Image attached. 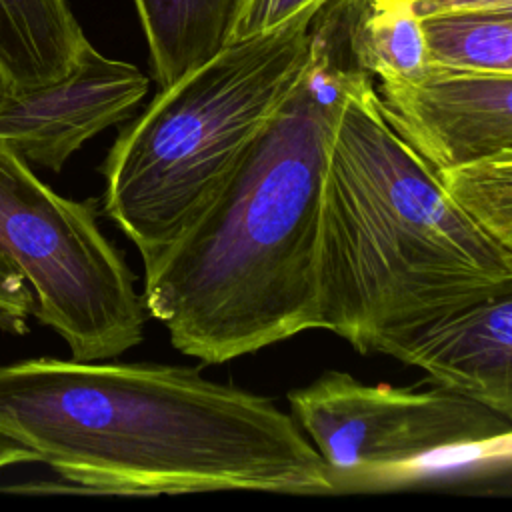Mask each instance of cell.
<instances>
[{
	"label": "cell",
	"instance_id": "cell-14",
	"mask_svg": "<svg viewBox=\"0 0 512 512\" xmlns=\"http://www.w3.org/2000/svg\"><path fill=\"white\" fill-rule=\"evenodd\" d=\"M448 192L512 254V152L438 172Z\"/></svg>",
	"mask_w": 512,
	"mask_h": 512
},
{
	"label": "cell",
	"instance_id": "cell-1",
	"mask_svg": "<svg viewBox=\"0 0 512 512\" xmlns=\"http://www.w3.org/2000/svg\"><path fill=\"white\" fill-rule=\"evenodd\" d=\"M354 0L312 18L304 70L190 224L144 262V304L180 352L208 364L318 328L316 258L334 124L362 72Z\"/></svg>",
	"mask_w": 512,
	"mask_h": 512
},
{
	"label": "cell",
	"instance_id": "cell-2",
	"mask_svg": "<svg viewBox=\"0 0 512 512\" xmlns=\"http://www.w3.org/2000/svg\"><path fill=\"white\" fill-rule=\"evenodd\" d=\"M0 432L34 450L74 492L336 494L292 416L192 366L0 364Z\"/></svg>",
	"mask_w": 512,
	"mask_h": 512
},
{
	"label": "cell",
	"instance_id": "cell-9",
	"mask_svg": "<svg viewBox=\"0 0 512 512\" xmlns=\"http://www.w3.org/2000/svg\"><path fill=\"white\" fill-rule=\"evenodd\" d=\"M380 352L422 368L512 424V272Z\"/></svg>",
	"mask_w": 512,
	"mask_h": 512
},
{
	"label": "cell",
	"instance_id": "cell-11",
	"mask_svg": "<svg viewBox=\"0 0 512 512\" xmlns=\"http://www.w3.org/2000/svg\"><path fill=\"white\" fill-rule=\"evenodd\" d=\"M158 88L216 56L230 38L236 0H134Z\"/></svg>",
	"mask_w": 512,
	"mask_h": 512
},
{
	"label": "cell",
	"instance_id": "cell-3",
	"mask_svg": "<svg viewBox=\"0 0 512 512\" xmlns=\"http://www.w3.org/2000/svg\"><path fill=\"white\" fill-rule=\"evenodd\" d=\"M512 272V254L448 192L358 72L332 130L322 188L318 328L360 352L456 308Z\"/></svg>",
	"mask_w": 512,
	"mask_h": 512
},
{
	"label": "cell",
	"instance_id": "cell-13",
	"mask_svg": "<svg viewBox=\"0 0 512 512\" xmlns=\"http://www.w3.org/2000/svg\"><path fill=\"white\" fill-rule=\"evenodd\" d=\"M430 66L512 76V20L476 14L424 18Z\"/></svg>",
	"mask_w": 512,
	"mask_h": 512
},
{
	"label": "cell",
	"instance_id": "cell-12",
	"mask_svg": "<svg viewBox=\"0 0 512 512\" xmlns=\"http://www.w3.org/2000/svg\"><path fill=\"white\" fill-rule=\"evenodd\" d=\"M350 48L358 68L378 80H410L430 68L424 24L410 0H354Z\"/></svg>",
	"mask_w": 512,
	"mask_h": 512
},
{
	"label": "cell",
	"instance_id": "cell-8",
	"mask_svg": "<svg viewBox=\"0 0 512 512\" xmlns=\"http://www.w3.org/2000/svg\"><path fill=\"white\" fill-rule=\"evenodd\" d=\"M394 128L438 170L512 152V76L430 66L410 80H378Z\"/></svg>",
	"mask_w": 512,
	"mask_h": 512
},
{
	"label": "cell",
	"instance_id": "cell-16",
	"mask_svg": "<svg viewBox=\"0 0 512 512\" xmlns=\"http://www.w3.org/2000/svg\"><path fill=\"white\" fill-rule=\"evenodd\" d=\"M36 302L26 278L0 256V330L22 336L28 332V318Z\"/></svg>",
	"mask_w": 512,
	"mask_h": 512
},
{
	"label": "cell",
	"instance_id": "cell-17",
	"mask_svg": "<svg viewBox=\"0 0 512 512\" xmlns=\"http://www.w3.org/2000/svg\"><path fill=\"white\" fill-rule=\"evenodd\" d=\"M416 14L424 18L476 14L512 20V0H410Z\"/></svg>",
	"mask_w": 512,
	"mask_h": 512
},
{
	"label": "cell",
	"instance_id": "cell-6",
	"mask_svg": "<svg viewBox=\"0 0 512 512\" xmlns=\"http://www.w3.org/2000/svg\"><path fill=\"white\" fill-rule=\"evenodd\" d=\"M292 418L330 470L336 492L410 468L444 450L490 444L512 424L438 384L426 390L366 384L328 370L288 394Z\"/></svg>",
	"mask_w": 512,
	"mask_h": 512
},
{
	"label": "cell",
	"instance_id": "cell-5",
	"mask_svg": "<svg viewBox=\"0 0 512 512\" xmlns=\"http://www.w3.org/2000/svg\"><path fill=\"white\" fill-rule=\"evenodd\" d=\"M94 200L64 198L0 144V256L28 282L34 318L74 360H108L144 338L146 304L124 254L98 226Z\"/></svg>",
	"mask_w": 512,
	"mask_h": 512
},
{
	"label": "cell",
	"instance_id": "cell-10",
	"mask_svg": "<svg viewBox=\"0 0 512 512\" xmlns=\"http://www.w3.org/2000/svg\"><path fill=\"white\" fill-rule=\"evenodd\" d=\"M86 44L66 0H0V90L20 94L66 78Z\"/></svg>",
	"mask_w": 512,
	"mask_h": 512
},
{
	"label": "cell",
	"instance_id": "cell-15",
	"mask_svg": "<svg viewBox=\"0 0 512 512\" xmlns=\"http://www.w3.org/2000/svg\"><path fill=\"white\" fill-rule=\"evenodd\" d=\"M328 0H236L230 42L274 32L302 14L318 12Z\"/></svg>",
	"mask_w": 512,
	"mask_h": 512
},
{
	"label": "cell",
	"instance_id": "cell-4",
	"mask_svg": "<svg viewBox=\"0 0 512 512\" xmlns=\"http://www.w3.org/2000/svg\"><path fill=\"white\" fill-rule=\"evenodd\" d=\"M314 14L226 44L118 130L100 166L102 210L142 264L190 224L294 88Z\"/></svg>",
	"mask_w": 512,
	"mask_h": 512
},
{
	"label": "cell",
	"instance_id": "cell-18",
	"mask_svg": "<svg viewBox=\"0 0 512 512\" xmlns=\"http://www.w3.org/2000/svg\"><path fill=\"white\" fill-rule=\"evenodd\" d=\"M26 462H40L38 454L12 436L0 432V470L14 466V464H26Z\"/></svg>",
	"mask_w": 512,
	"mask_h": 512
},
{
	"label": "cell",
	"instance_id": "cell-7",
	"mask_svg": "<svg viewBox=\"0 0 512 512\" xmlns=\"http://www.w3.org/2000/svg\"><path fill=\"white\" fill-rule=\"evenodd\" d=\"M148 86L140 68L88 42L66 78L20 94L0 90V144L28 164L58 172L90 138L124 122Z\"/></svg>",
	"mask_w": 512,
	"mask_h": 512
}]
</instances>
